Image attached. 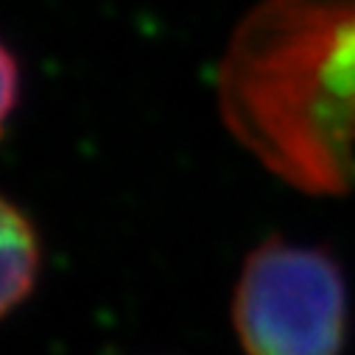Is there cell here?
<instances>
[{"mask_svg": "<svg viewBox=\"0 0 355 355\" xmlns=\"http://www.w3.org/2000/svg\"><path fill=\"white\" fill-rule=\"evenodd\" d=\"M0 76H3V104H0V115H3V121H9L15 112V104H17V76H20L17 62L9 48H3V70H0Z\"/></svg>", "mask_w": 355, "mask_h": 355, "instance_id": "3", "label": "cell"}, {"mask_svg": "<svg viewBox=\"0 0 355 355\" xmlns=\"http://www.w3.org/2000/svg\"><path fill=\"white\" fill-rule=\"evenodd\" d=\"M232 322L246 355H338L347 336L344 277L319 249L269 241L246 257Z\"/></svg>", "mask_w": 355, "mask_h": 355, "instance_id": "1", "label": "cell"}, {"mask_svg": "<svg viewBox=\"0 0 355 355\" xmlns=\"http://www.w3.org/2000/svg\"><path fill=\"white\" fill-rule=\"evenodd\" d=\"M0 243H3V286H0V308L9 316L20 305L37 280L40 272V241L26 218L12 202H3V224H0Z\"/></svg>", "mask_w": 355, "mask_h": 355, "instance_id": "2", "label": "cell"}]
</instances>
